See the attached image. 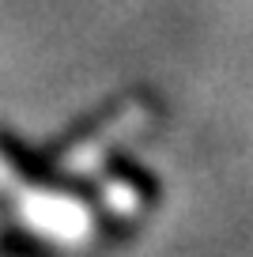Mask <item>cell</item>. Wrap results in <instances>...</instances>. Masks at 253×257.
I'll use <instances>...</instances> for the list:
<instances>
[{"mask_svg":"<svg viewBox=\"0 0 253 257\" xmlns=\"http://www.w3.org/2000/svg\"><path fill=\"white\" fill-rule=\"evenodd\" d=\"M106 208H113L117 216H133L140 208V193L129 182H110L106 185Z\"/></svg>","mask_w":253,"mask_h":257,"instance_id":"3957f363","label":"cell"},{"mask_svg":"<svg viewBox=\"0 0 253 257\" xmlns=\"http://www.w3.org/2000/svg\"><path fill=\"white\" fill-rule=\"evenodd\" d=\"M12 204H16L19 219H23L42 242H49V246L76 249V246H83V242H91V234H95L91 208L83 201H76L72 193L19 185V189L12 193Z\"/></svg>","mask_w":253,"mask_h":257,"instance_id":"6da1fadb","label":"cell"},{"mask_svg":"<svg viewBox=\"0 0 253 257\" xmlns=\"http://www.w3.org/2000/svg\"><path fill=\"white\" fill-rule=\"evenodd\" d=\"M19 185H23V178L16 174V167H12V163L4 159V152H0V193H8V197H12Z\"/></svg>","mask_w":253,"mask_h":257,"instance_id":"277c9868","label":"cell"},{"mask_svg":"<svg viewBox=\"0 0 253 257\" xmlns=\"http://www.w3.org/2000/svg\"><path fill=\"white\" fill-rule=\"evenodd\" d=\"M148 117H151V113H148V106H144V102H133V106H125V110H117L113 117H106L95 133H87L79 144H72L68 152H64L61 170H64V174H72V178L95 174V170L102 167V163L110 159L125 140H133L136 133L148 125Z\"/></svg>","mask_w":253,"mask_h":257,"instance_id":"7a4b0ae2","label":"cell"}]
</instances>
